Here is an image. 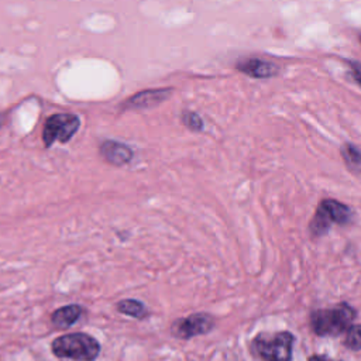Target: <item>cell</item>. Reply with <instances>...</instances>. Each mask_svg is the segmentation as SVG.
Returning <instances> with one entry per match:
<instances>
[{"label": "cell", "mask_w": 361, "mask_h": 361, "mask_svg": "<svg viewBox=\"0 0 361 361\" xmlns=\"http://www.w3.org/2000/svg\"><path fill=\"white\" fill-rule=\"evenodd\" d=\"M55 357L73 361H94L100 354V343L83 331L69 333L56 337L51 343Z\"/></svg>", "instance_id": "obj_1"}, {"label": "cell", "mask_w": 361, "mask_h": 361, "mask_svg": "<svg viewBox=\"0 0 361 361\" xmlns=\"http://www.w3.org/2000/svg\"><path fill=\"white\" fill-rule=\"evenodd\" d=\"M355 310L340 303L330 309H317L310 314V327L317 336H338L345 331L355 319Z\"/></svg>", "instance_id": "obj_2"}, {"label": "cell", "mask_w": 361, "mask_h": 361, "mask_svg": "<svg viewBox=\"0 0 361 361\" xmlns=\"http://www.w3.org/2000/svg\"><path fill=\"white\" fill-rule=\"evenodd\" d=\"M351 219L353 212L347 204L334 199H324L319 203L309 223V230L313 237H320L326 234L333 224L345 226Z\"/></svg>", "instance_id": "obj_3"}, {"label": "cell", "mask_w": 361, "mask_h": 361, "mask_svg": "<svg viewBox=\"0 0 361 361\" xmlns=\"http://www.w3.org/2000/svg\"><path fill=\"white\" fill-rule=\"evenodd\" d=\"M295 337L289 331L275 334L261 333L252 340V351L262 361H292V348Z\"/></svg>", "instance_id": "obj_4"}, {"label": "cell", "mask_w": 361, "mask_h": 361, "mask_svg": "<svg viewBox=\"0 0 361 361\" xmlns=\"http://www.w3.org/2000/svg\"><path fill=\"white\" fill-rule=\"evenodd\" d=\"M80 118L73 113H56L45 120L42 128V141L45 147L54 142H68L79 130Z\"/></svg>", "instance_id": "obj_5"}, {"label": "cell", "mask_w": 361, "mask_h": 361, "mask_svg": "<svg viewBox=\"0 0 361 361\" xmlns=\"http://www.w3.org/2000/svg\"><path fill=\"white\" fill-rule=\"evenodd\" d=\"M214 327V319L209 313H193L182 319L173 320L171 334L180 340H189L196 336L207 334Z\"/></svg>", "instance_id": "obj_6"}, {"label": "cell", "mask_w": 361, "mask_h": 361, "mask_svg": "<svg viewBox=\"0 0 361 361\" xmlns=\"http://www.w3.org/2000/svg\"><path fill=\"white\" fill-rule=\"evenodd\" d=\"M172 94L171 87H155V89H145L141 92L134 93L128 99H126L121 104V110H145L157 107L158 104L164 103Z\"/></svg>", "instance_id": "obj_7"}, {"label": "cell", "mask_w": 361, "mask_h": 361, "mask_svg": "<svg viewBox=\"0 0 361 361\" xmlns=\"http://www.w3.org/2000/svg\"><path fill=\"white\" fill-rule=\"evenodd\" d=\"M235 69L247 76L257 79L272 78L279 72V68L275 63L259 58H241L235 62Z\"/></svg>", "instance_id": "obj_8"}, {"label": "cell", "mask_w": 361, "mask_h": 361, "mask_svg": "<svg viewBox=\"0 0 361 361\" xmlns=\"http://www.w3.org/2000/svg\"><path fill=\"white\" fill-rule=\"evenodd\" d=\"M100 155L111 165L123 166L133 159V149L123 142L114 140H106L100 144Z\"/></svg>", "instance_id": "obj_9"}, {"label": "cell", "mask_w": 361, "mask_h": 361, "mask_svg": "<svg viewBox=\"0 0 361 361\" xmlns=\"http://www.w3.org/2000/svg\"><path fill=\"white\" fill-rule=\"evenodd\" d=\"M83 314V307L79 305H66L58 307L51 314V322L58 329H69L73 326Z\"/></svg>", "instance_id": "obj_10"}, {"label": "cell", "mask_w": 361, "mask_h": 361, "mask_svg": "<svg viewBox=\"0 0 361 361\" xmlns=\"http://www.w3.org/2000/svg\"><path fill=\"white\" fill-rule=\"evenodd\" d=\"M117 310L126 316L142 320L148 316V310L142 302L137 299H123L116 305Z\"/></svg>", "instance_id": "obj_11"}, {"label": "cell", "mask_w": 361, "mask_h": 361, "mask_svg": "<svg viewBox=\"0 0 361 361\" xmlns=\"http://www.w3.org/2000/svg\"><path fill=\"white\" fill-rule=\"evenodd\" d=\"M340 154L347 165V168L354 172V173H358L361 175V149L358 147H355L354 144H350V142H345L341 149H340Z\"/></svg>", "instance_id": "obj_12"}, {"label": "cell", "mask_w": 361, "mask_h": 361, "mask_svg": "<svg viewBox=\"0 0 361 361\" xmlns=\"http://www.w3.org/2000/svg\"><path fill=\"white\" fill-rule=\"evenodd\" d=\"M344 344L347 348L353 351L361 350V324H351L345 330Z\"/></svg>", "instance_id": "obj_13"}, {"label": "cell", "mask_w": 361, "mask_h": 361, "mask_svg": "<svg viewBox=\"0 0 361 361\" xmlns=\"http://www.w3.org/2000/svg\"><path fill=\"white\" fill-rule=\"evenodd\" d=\"M182 123L192 131H202L203 130V120L195 111H183L182 113Z\"/></svg>", "instance_id": "obj_14"}, {"label": "cell", "mask_w": 361, "mask_h": 361, "mask_svg": "<svg viewBox=\"0 0 361 361\" xmlns=\"http://www.w3.org/2000/svg\"><path fill=\"white\" fill-rule=\"evenodd\" d=\"M348 66H350L353 78L358 82V85H361V62H358V61H348Z\"/></svg>", "instance_id": "obj_15"}, {"label": "cell", "mask_w": 361, "mask_h": 361, "mask_svg": "<svg viewBox=\"0 0 361 361\" xmlns=\"http://www.w3.org/2000/svg\"><path fill=\"white\" fill-rule=\"evenodd\" d=\"M310 361H330V360H327L324 357H313V358H310Z\"/></svg>", "instance_id": "obj_16"}, {"label": "cell", "mask_w": 361, "mask_h": 361, "mask_svg": "<svg viewBox=\"0 0 361 361\" xmlns=\"http://www.w3.org/2000/svg\"><path fill=\"white\" fill-rule=\"evenodd\" d=\"M3 123H4V116L0 113V127L3 126Z\"/></svg>", "instance_id": "obj_17"}, {"label": "cell", "mask_w": 361, "mask_h": 361, "mask_svg": "<svg viewBox=\"0 0 361 361\" xmlns=\"http://www.w3.org/2000/svg\"><path fill=\"white\" fill-rule=\"evenodd\" d=\"M360 42H361V34H360Z\"/></svg>", "instance_id": "obj_18"}]
</instances>
